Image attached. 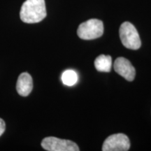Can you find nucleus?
I'll return each mask as SVG.
<instances>
[{
    "label": "nucleus",
    "instance_id": "20e7f679",
    "mask_svg": "<svg viewBox=\"0 0 151 151\" xmlns=\"http://www.w3.org/2000/svg\"><path fill=\"white\" fill-rule=\"evenodd\" d=\"M41 146L48 151H78V145L73 141L54 137H46L41 141Z\"/></svg>",
    "mask_w": 151,
    "mask_h": 151
},
{
    "label": "nucleus",
    "instance_id": "f257e3e1",
    "mask_svg": "<svg viewBox=\"0 0 151 151\" xmlns=\"http://www.w3.org/2000/svg\"><path fill=\"white\" fill-rule=\"evenodd\" d=\"M46 14L45 0H26L21 6L20 17L22 22L32 24L41 22Z\"/></svg>",
    "mask_w": 151,
    "mask_h": 151
},
{
    "label": "nucleus",
    "instance_id": "7ed1b4c3",
    "mask_svg": "<svg viewBox=\"0 0 151 151\" xmlns=\"http://www.w3.org/2000/svg\"><path fill=\"white\" fill-rule=\"evenodd\" d=\"M77 34L83 40H92L99 38L104 34L103 22L98 19H90L78 26Z\"/></svg>",
    "mask_w": 151,
    "mask_h": 151
},
{
    "label": "nucleus",
    "instance_id": "9d476101",
    "mask_svg": "<svg viewBox=\"0 0 151 151\" xmlns=\"http://www.w3.org/2000/svg\"><path fill=\"white\" fill-rule=\"evenodd\" d=\"M6 129V124L1 118H0V137L3 134Z\"/></svg>",
    "mask_w": 151,
    "mask_h": 151
},
{
    "label": "nucleus",
    "instance_id": "f03ea898",
    "mask_svg": "<svg viewBox=\"0 0 151 151\" xmlns=\"http://www.w3.org/2000/svg\"><path fill=\"white\" fill-rule=\"evenodd\" d=\"M119 34L122 43L125 48L137 50L141 47V41L139 33L129 22H124L120 25Z\"/></svg>",
    "mask_w": 151,
    "mask_h": 151
},
{
    "label": "nucleus",
    "instance_id": "0eeeda50",
    "mask_svg": "<svg viewBox=\"0 0 151 151\" xmlns=\"http://www.w3.org/2000/svg\"><path fill=\"white\" fill-rule=\"evenodd\" d=\"M33 88L32 78L29 73H22L19 76L16 83V90L22 97H27L32 92Z\"/></svg>",
    "mask_w": 151,
    "mask_h": 151
},
{
    "label": "nucleus",
    "instance_id": "423d86ee",
    "mask_svg": "<svg viewBox=\"0 0 151 151\" xmlns=\"http://www.w3.org/2000/svg\"><path fill=\"white\" fill-rule=\"evenodd\" d=\"M114 69L116 73L128 81H132L136 76V70L129 60L126 58H117L114 62Z\"/></svg>",
    "mask_w": 151,
    "mask_h": 151
},
{
    "label": "nucleus",
    "instance_id": "39448f33",
    "mask_svg": "<svg viewBox=\"0 0 151 151\" xmlns=\"http://www.w3.org/2000/svg\"><path fill=\"white\" fill-rule=\"evenodd\" d=\"M130 148V141L124 134H116L109 136L104 142L103 151H127Z\"/></svg>",
    "mask_w": 151,
    "mask_h": 151
},
{
    "label": "nucleus",
    "instance_id": "6e6552de",
    "mask_svg": "<svg viewBox=\"0 0 151 151\" xmlns=\"http://www.w3.org/2000/svg\"><path fill=\"white\" fill-rule=\"evenodd\" d=\"M94 67L99 71L109 72L112 67V58L110 55H101L95 59Z\"/></svg>",
    "mask_w": 151,
    "mask_h": 151
},
{
    "label": "nucleus",
    "instance_id": "1a4fd4ad",
    "mask_svg": "<svg viewBox=\"0 0 151 151\" xmlns=\"http://www.w3.org/2000/svg\"><path fill=\"white\" fill-rule=\"evenodd\" d=\"M78 81V75L73 70H66L62 75V81L67 86H73Z\"/></svg>",
    "mask_w": 151,
    "mask_h": 151
}]
</instances>
